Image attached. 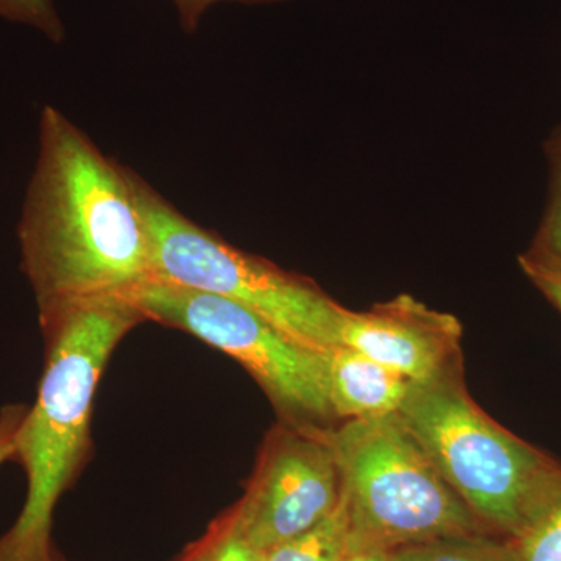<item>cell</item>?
<instances>
[{"label":"cell","instance_id":"cell-4","mask_svg":"<svg viewBox=\"0 0 561 561\" xmlns=\"http://www.w3.org/2000/svg\"><path fill=\"white\" fill-rule=\"evenodd\" d=\"M330 438L353 545L394 551L490 534L443 479L400 413L345 421L330 431Z\"/></svg>","mask_w":561,"mask_h":561},{"label":"cell","instance_id":"cell-6","mask_svg":"<svg viewBox=\"0 0 561 561\" xmlns=\"http://www.w3.org/2000/svg\"><path fill=\"white\" fill-rule=\"evenodd\" d=\"M128 300L146 320L187 332L239 362L280 420L327 427L335 419L328 356L295 341L245 306L169 280H147Z\"/></svg>","mask_w":561,"mask_h":561},{"label":"cell","instance_id":"cell-16","mask_svg":"<svg viewBox=\"0 0 561 561\" xmlns=\"http://www.w3.org/2000/svg\"><path fill=\"white\" fill-rule=\"evenodd\" d=\"M518 264L535 289L561 313V265L542 260L529 250L518 257Z\"/></svg>","mask_w":561,"mask_h":561},{"label":"cell","instance_id":"cell-11","mask_svg":"<svg viewBox=\"0 0 561 561\" xmlns=\"http://www.w3.org/2000/svg\"><path fill=\"white\" fill-rule=\"evenodd\" d=\"M391 561H522L511 540L496 535L443 538L390 551Z\"/></svg>","mask_w":561,"mask_h":561},{"label":"cell","instance_id":"cell-7","mask_svg":"<svg viewBox=\"0 0 561 561\" xmlns=\"http://www.w3.org/2000/svg\"><path fill=\"white\" fill-rule=\"evenodd\" d=\"M330 431L280 420L262 443L245 494L231 508L242 537L260 556L312 529L341 504Z\"/></svg>","mask_w":561,"mask_h":561},{"label":"cell","instance_id":"cell-8","mask_svg":"<svg viewBox=\"0 0 561 561\" xmlns=\"http://www.w3.org/2000/svg\"><path fill=\"white\" fill-rule=\"evenodd\" d=\"M461 324L411 295L345 309L339 346L359 351L416 386L461 376Z\"/></svg>","mask_w":561,"mask_h":561},{"label":"cell","instance_id":"cell-13","mask_svg":"<svg viewBox=\"0 0 561 561\" xmlns=\"http://www.w3.org/2000/svg\"><path fill=\"white\" fill-rule=\"evenodd\" d=\"M176 561H260V553L242 537L234 513L228 511Z\"/></svg>","mask_w":561,"mask_h":561},{"label":"cell","instance_id":"cell-14","mask_svg":"<svg viewBox=\"0 0 561 561\" xmlns=\"http://www.w3.org/2000/svg\"><path fill=\"white\" fill-rule=\"evenodd\" d=\"M512 542L522 561H561V490Z\"/></svg>","mask_w":561,"mask_h":561},{"label":"cell","instance_id":"cell-19","mask_svg":"<svg viewBox=\"0 0 561 561\" xmlns=\"http://www.w3.org/2000/svg\"><path fill=\"white\" fill-rule=\"evenodd\" d=\"M342 561H391L390 551L370 545H353L350 542L348 552Z\"/></svg>","mask_w":561,"mask_h":561},{"label":"cell","instance_id":"cell-2","mask_svg":"<svg viewBox=\"0 0 561 561\" xmlns=\"http://www.w3.org/2000/svg\"><path fill=\"white\" fill-rule=\"evenodd\" d=\"M38 317L44 370L13 457L27 478V497L18 522L0 538V561H57L51 516L88 459L92 404L103 370L122 339L147 321L122 297L72 302Z\"/></svg>","mask_w":561,"mask_h":561},{"label":"cell","instance_id":"cell-17","mask_svg":"<svg viewBox=\"0 0 561 561\" xmlns=\"http://www.w3.org/2000/svg\"><path fill=\"white\" fill-rule=\"evenodd\" d=\"M171 2L175 5L176 13H179L181 28L192 35L201 27L203 16L217 3L234 2L264 5V3H283L290 2V0H171Z\"/></svg>","mask_w":561,"mask_h":561},{"label":"cell","instance_id":"cell-9","mask_svg":"<svg viewBox=\"0 0 561 561\" xmlns=\"http://www.w3.org/2000/svg\"><path fill=\"white\" fill-rule=\"evenodd\" d=\"M327 356L335 419H379L400 413L412 389L411 381L348 346H335Z\"/></svg>","mask_w":561,"mask_h":561},{"label":"cell","instance_id":"cell-5","mask_svg":"<svg viewBox=\"0 0 561 561\" xmlns=\"http://www.w3.org/2000/svg\"><path fill=\"white\" fill-rule=\"evenodd\" d=\"M151 242L154 278L239 302L309 348L339 346L343 308L316 280L287 272L184 216L130 171Z\"/></svg>","mask_w":561,"mask_h":561},{"label":"cell","instance_id":"cell-15","mask_svg":"<svg viewBox=\"0 0 561 561\" xmlns=\"http://www.w3.org/2000/svg\"><path fill=\"white\" fill-rule=\"evenodd\" d=\"M0 20L32 28L54 44L66 38L65 22L55 0H0Z\"/></svg>","mask_w":561,"mask_h":561},{"label":"cell","instance_id":"cell-20","mask_svg":"<svg viewBox=\"0 0 561 561\" xmlns=\"http://www.w3.org/2000/svg\"><path fill=\"white\" fill-rule=\"evenodd\" d=\"M58 561V560H57Z\"/></svg>","mask_w":561,"mask_h":561},{"label":"cell","instance_id":"cell-12","mask_svg":"<svg viewBox=\"0 0 561 561\" xmlns=\"http://www.w3.org/2000/svg\"><path fill=\"white\" fill-rule=\"evenodd\" d=\"M549 165V195L537 236L529 251L561 265V127L545 146Z\"/></svg>","mask_w":561,"mask_h":561},{"label":"cell","instance_id":"cell-3","mask_svg":"<svg viewBox=\"0 0 561 561\" xmlns=\"http://www.w3.org/2000/svg\"><path fill=\"white\" fill-rule=\"evenodd\" d=\"M401 419L443 479L490 534L516 540L561 490V465L504 430L461 376L416 386Z\"/></svg>","mask_w":561,"mask_h":561},{"label":"cell","instance_id":"cell-1","mask_svg":"<svg viewBox=\"0 0 561 561\" xmlns=\"http://www.w3.org/2000/svg\"><path fill=\"white\" fill-rule=\"evenodd\" d=\"M38 157L18 224L21 267L38 313L128 298L154 278L130 168L55 106L41 110Z\"/></svg>","mask_w":561,"mask_h":561},{"label":"cell","instance_id":"cell-10","mask_svg":"<svg viewBox=\"0 0 561 561\" xmlns=\"http://www.w3.org/2000/svg\"><path fill=\"white\" fill-rule=\"evenodd\" d=\"M350 538V519L341 500L328 518L261 553L260 561H342L348 552Z\"/></svg>","mask_w":561,"mask_h":561},{"label":"cell","instance_id":"cell-18","mask_svg":"<svg viewBox=\"0 0 561 561\" xmlns=\"http://www.w3.org/2000/svg\"><path fill=\"white\" fill-rule=\"evenodd\" d=\"M27 411L25 404H7L0 409V465L13 460L18 431Z\"/></svg>","mask_w":561,"mask_h":561}]
</instances>
